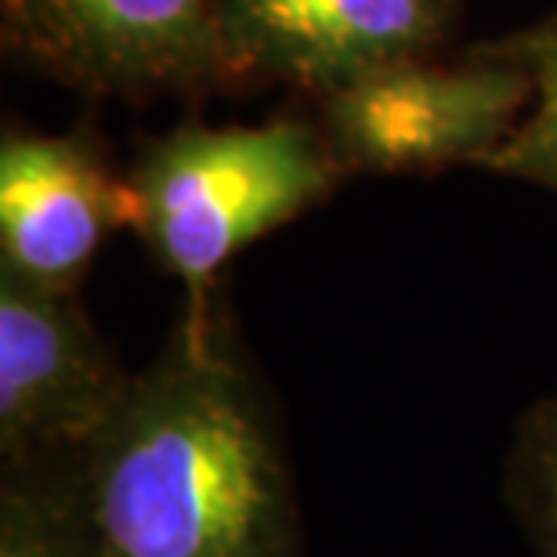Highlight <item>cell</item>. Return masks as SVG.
<instances>
[{
  "mask_svg": "<svg viewBox=\"0 0 557 557\" xmlns=\"http://www.w3.org/2000/svg\"><path fill=\"white\" fill-rule=\"evenodd\" d=\"M0 557H98L73 456L0 467Z\"/></svg>",
  "mask_w": 557,
  "mask_h": 557,
  "instance_id": "obj_8",
  "label": "cell"
},
{
  "mask_svg": "<svg viewBox=\"0 0 557 557\" xmlns=\"http://www.w3.org/2000/svg\"><path fill=\"white\" fill-rule=\"evenodd\" d=\"M138 225L135 188L91 141L8 131L0 141V269L76 289L98 250Z\"/></svg>",
  "mask_w": 557,
  "mask_h": 557,
  "instance_id": "obj_7",
  "label": "cell"
},
{
  "mask_svg": "<svg viewBox=\"0 0 557 557\" xmlns=\"http://www.w3.org/2000/svg\"><path fill=\"white\" fill-rule=\"evenodd\" d=\"M341 174L322 131L300 120L182 124L152 138L131 166L135 232L188 297H203L236 253L322 203Z\"/></svg>",
  "mask_w": 557,
  "mask_h": 557,
  "instance_id": "obj_2",
  "label": "cell"
},
{
  "mask_svg": "<svg viewBox=\"0 0 557 557\" xmlns=\"http://www.w3.org/2000/svg\"><path fill=\"white\" fill-rule=\"evenodd\" d=\"M4 40L91 95L221 84L218 0H4Z\"/></svg>",
  "mask_w": 557,
  "mask_h": 557,
  "instance_id": "obj_5",
  "label": "cell"
},
{
  "mask_svg": "<svg viewBox=\"0 0 557 557\" xmlns=\"http://www.w3.org/2000/svg\"><path fill=\"white\" fill-rule=\"evenodd\" d=\"M127 381L76 289H48L0 269L4 463L76 456L116 409Z\"/></svg>",
  "mask_w": 557,
  "mask_h": 557,
  "instance_id": "obj_4",
  "label": "cell"
},
{
  "mask_svg": "<svg viewBox=\"0 0 557 557\" xmlns=\"http://www.w3.org/2000/svg\"><path fill=\"white\" fill-rule=\"evenodd\" d=\"M482 51L521 65L532 81V102L525 116L499 141V149L482 163V171L521 177V182L557 193V18L488 44Z\"/></svg>",
  "mask_w": 557,
  "mask_h": 557,
  "instance_id": "obj_9",
  "label": "cell"
},
{
  "mask_svg": "<svg viewBox=\"0 0 557 557\" xmlns=\"http://www.w3.org/2000/svg\"><path fill=\"white\" fill-rule=\"evenodd\" d=\"M453 0H218V76L278 81L315 98L423 59Z\"/></svg>",
  "mask_w": 557,
  "mask_h": 557,
  "instance_id": "obj_6",
  "label": "cell"
},
{
  "mask_svg": "<svg viewBox=\"0 0 557 557\" xmlns=\"http://www.w3.org/2000/svg\"><path fill=\"white\" fill-rule=\"evenodd\" d=\"M532 102L521 65L474 51L463 65H384L319 98L322 138L344 174L482 166Z\"/></svg>",
  "mask_w": 557,
  "mask_h": 557,
  "instance_id": "obj_3",
  "label": "cell"
},
{
  "mask_svg": "<svg viewBox=\"0 0 557 557\" xmlns=\"http://www.w3.org/2000/svg\"><path fill=\"white\" fill-rule=\"evenodd\" d=\"M73 478L98 557H305L278 417L218 294L185 300Z\"/></svg>",
  "mask_w": 557,
  "mask_h": 557,
  "instance_id": "obj_1",
  "label": "cell"
},
{
  "mask_svg": "<svg viewBox=\"0 0 557 557\" xmlns=\"http://www.w3.org/2000/svg\"><path fill=\"white\" fill-rule=\"evenodd\" d=\"M507 496L540 557H557V395L521 420L507 463Z\"/></svg>",
  "mask_w": 557,
  "mask_h": 557,
  "instance_id": "obj_10",
  "label": "cell"
}]
</instances>
